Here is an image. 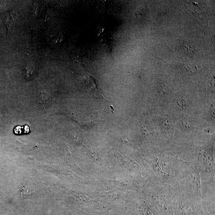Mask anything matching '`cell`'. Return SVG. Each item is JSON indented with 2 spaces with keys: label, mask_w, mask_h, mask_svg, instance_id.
Segmentation results:
<instances>
[{
  "label": "cell",
  "mask_w": 215,
  "mask_h": 215,
  "mask_svg": "<svg viewBox=\"0 0 215 215\" xmlns=\"http://www.w3.org/2000/svg\"><path fill=\"white\" fill-rule=\"evenodd\" d=\"M180 125L182 129L185 130H191L192 126L191 122L187 119H183L180 122Z\"/></svg>",
  "instance_id": "3957f363"
},
{
  "label": "cell",
  "mask_w": 215,
  "mask_h": 215,
  "mask_svg": "<svg viewBox=\"0 0 215 215\" xmlns=\"http://www.w3.org/2000/svg\"><path fill=\"white\" fill-rule=\"evenodd\" d=\"M17 18V14L15 12H10L5 14L3 18L4 22L8 30H11L15 25Z\"/></svg>",
  "instance_id": "6da1fadb"
},
{
  "label": "cell",
  "mask_w": 215,
  "mask_h": 215,
  "mask_svg": "<svg viewBox=\"0 0 215 215\" xmlns=\"http://www.w3.org/2000/svg\"><path fill=\"white\" fill-rule=\"evenodd\" d=\"M184 50L189 55L194 54L195 52V49L193 46L192 44L190 43H186L183 46Z\"/></svg>",
  "instance_id": "7a4b0ae2"
},
{
  "label": "cell",
  "mask_w": 215,
  "mask_h": 215,
  "mask_svg": "<svg viewBox=\"0 0 215 215\" xmlns=\"http://www.w3.org/2000/svg\"><path fill=\"white\" fill-rule=\"evenodd\" d=\"M159 91L161 92V93L163 94V95H165L166 94H168V90L167 89L166 87L163 85H161L159 87Z\"/></svg>",
  "instance_id": "5b68a950"
},
{
  "label": "cell",
  "mask_w": 215,
  "mask_h": 215,
  "mask_svg": "<svg viewBox=\"0 0 215 215\" xmlns=\"http://www.w3.org/2000/svg\"><path fill=\"white\" fill-rule=\"evenodd\" d=\"M188 101L189 100L185 97H179L177 101V104L179 106L183 107L188 106V104L189 103Z\"/></svg>",
  "instance_id": "277c9868"
}]
</instances>
